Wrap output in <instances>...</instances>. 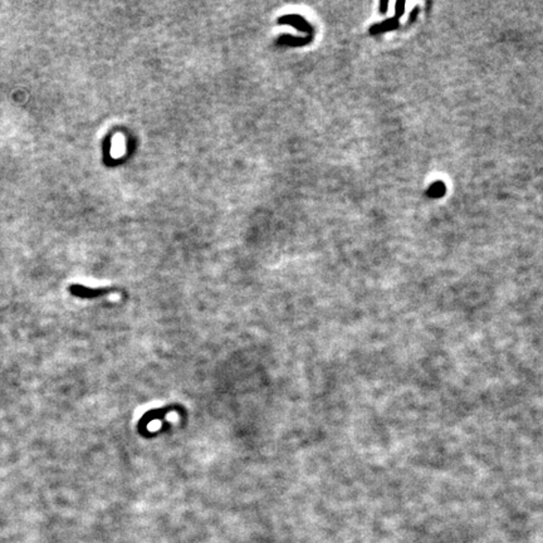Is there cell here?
<instances>
[{
	"label": "cell",
	"mask_w": 543,
	"mask_h": 543,
	"mask_svg": "<svg viewBox=\"0 0 543 543\" xmlns=\"http://www.w3.org/2000/svg\"><path fill=\"white\" fill-rule=\"evenodd\" d=\"M174 409H176V406H166L164 407V409H155V410L147 411V413H146L139 421L140 432L145 431L146 425H147L148 423H151V421H154V420L156 419H164L165 415H167L169 411H173Z\"/></svg>",
	"instance_id": "obj_1"
},
{
	"label": "cell",
	"mask_w": 543,
	"mask_h": 543,
	"mask_svg": "<svg viewBox=\"0 0 543 543\" xmlns=\"http://www.w3.org/2000/svg\"><path fill=\"white\" fill-rule=\"evenodd\" d=\"M69 290L72 292V294L80 298H96V297L106 296V294L113 293L112 289L110 288H102V289H90L86 288L83 286H72L69 288Z\"/></svg>",
	"instance_id": "obj_2"
},
{
	"label": "cell",
	"mask_w": 543,
	"mask_h": 543,
	"mask_svg": "<svg viewBox=\"0 0 543 543\" xmlns=\"http://www.w3.org/2000/svg\"><path fill=\"white\" fill-rule=\"evenodd\" d=\"M396 25H398V20L396 19H387V22L383 23V24H377L375 25V27H372L371 28V33L375 34L377 32H386V31H390L391 28H395Z\"/></svg>",
	"instance_id": "obj_3"
},
{
	"label": "cell",
	"mask_w": 543,
	"mask_h": 543,
	"mask_svg": "<svg viewBox=\"0 0 543 543\" xmlns=\"http://www.w3.org/2000/svg\"><path fill=\"white\" fill-rule=\"evenodd\" d=\"M444 190H445L444 184L438 181L435 182L434 185L430 186V189L428 190V195L431 196V198H439V196H441V195H444Z\"/></svg>",
	"instance_id": "obj_4"
},
{
	"label": "cell",
	"mask_w": 543,
	"mask_h": 543,
	"mask_svg": "<svg viewBox=\"0 0 543 543\" xmlns=\"http://www.w3.org/2000/svg\"><path fill=\"white\" fill-rule=\"evenodd\" d=\"M404 6H405L404 1H398V3H396V16H399L401 13H404Z\"/></svg>",
	"instance_id": "obj_5"
},
{
	"label": "cell",
	"mask_w": 543,
	"mask_h": 543,
	"mask_svg": "<svg viewBox=\"0 0 543 543\" xmlns=\"http://www.w3.org/2000/svg\"><path fill=\"white\" fill-rule=\"evenodd\" d=\"M387 5H389V3H387V1H383V3L380 4V12L386 13V8H387Z\"/></svg>",
	"instance_id": "obj_6"
}]
</instances>
